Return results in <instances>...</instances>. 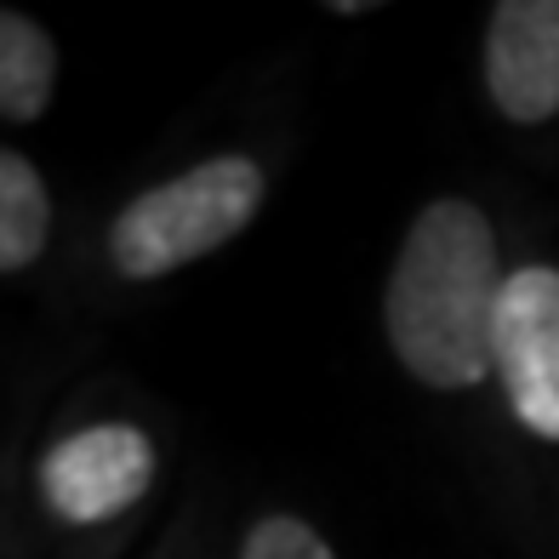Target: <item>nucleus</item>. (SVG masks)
Here are the masks:
<instances>
[{
	"label": "nucleus",
	"mask_w": 559,
	"mask_h": 559,
	"mask_svg": "<svg viewBox=\"0 0 559 559\" xmlns=\"http://www.w3.org/2000/svg\"><path fill=\"white\" fill-rule=\"evenodd\" d=\"M508 274L491 217L474 200H428L400 240L383 286V325L400 366L428 389H474L497 371L491 332Z\"/></svg>",
	"instance_id": "f257e3e1"
},
{
	"label": "nucleus",
	"mask_w": 559,
	"mask_h": 559,
	"mask_svg": "<svg viewBox=\"0 0 559 559\" xmlns=\"http://www.w3.org/2000/svg\"><path fill=\"white\" fill-rule=\"evenodd\" d=\"M263 206V171L251 155H217L171 183L143 189L109 223V263L126 280H160L228 246Z\"/></svg>",
	"instance_id": "f03ea898"
},
{
	"label": "nucleus",
	"mask_w": 559,
	"mask_h": 559,
	"mask_svg": "<svg viewBox=\"0 0 559 559\" xmlns=\"http://www.w3.org/2000/svg\"><path fill=\"white\" fill-rule=\"evenodd\" d=\"M491 366L508 412L537 440H559V269L525 263L497 297Z\"/></svg>",
	"instance_id": "7ed1b4c3"
},
{
	"label": "nucleus",
	"mask_w": 559,
	"mask_h": 559,
	"mask_svg": "<svg viewBox=\"0 0 559 559\" xmlns=\"http://www.w3.org/2000/svg\"><path fill=\"white\" fill-rule=\"evenodd\" d=\"M155 479V445L132 423H97L58 440L40 463L46 508L69 525H97L126 514Z\"/></svg>",
	"instance_id": "20e7f679"
},
{
	"label": "nucleus",
	"mask_w": 559,
	"mask_h": 559,
	"mask_svg": "<svg viewBox=\"0 0 559 559\" xmlns=\"http://www.w3.org/2000/svg\"><path fill=\"white\" fill-rule=\"evenodd\" d=\"M486 86L514 126L559 115V0H497L486 29Z\"/></svg>",
	"instance_id": "39448f33"
},
{
	"label": "nucleus",
	"mask_w": 559,
	"mask_h": 559,
	"mask_svg": "<svg viewBox=\"0 0 559 559\" xmlns=\"http://www.w3.org/2000/svg\"><path fill=\"white\" fill-rule=\"evenodd\" d=\"M58 86V52L46 29L23 12L0 17V115L7 120H40Z\"/></svg>",
	"instance_id": "423d86ee"
},
{
	"label": "nucleus",
	"mask_w": 559,
	"mask_h": 559,
	"mask_svg": "<svg viewBox=\"0 0 559 559\" xmlns=\"http://www.w3.org/2000/svg\"><path fill=\"white\" fill-rule=\"evenodd\" d=\"M46 235H52V194H46L35 160L0 155V269H29L46 251Z\"/></svg>",
	"instance_id": "0eeeda50"
},
{
	"label": "nucleus",
	"mask_w": 559,
	"mask_h": 559,
	"mask_svg": "<svg viewBox=\"0 0 559 559\" xmlns=\"http://www.w3.org/2000/svg\"><path fill=\"white\" fill-rule=\"evenodd\" d=\"M240 559H337V554L325 548V537L314 525H302L292 514H269L263 525H251Z\"/></svg>",
	"instance_id": "6e6552de"
}]
</instances>
